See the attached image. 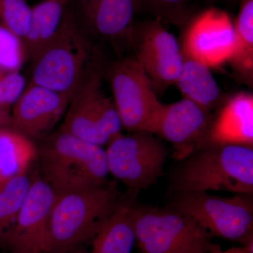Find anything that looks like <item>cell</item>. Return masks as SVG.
<instances>
[{
	"instance_id": "484cf974",
	"label": "cell",
	"mask_w": 253,
	"mask_h": 253,
	"mask_svg": "<svg viewBox=\"0 0 253 253\" xmlns=\"http://www.w3.org/2000/svg\"><path fill=\"white\" fill-rule=\"evenodd\" d=\"M11 112L10 107L0 104V129L11 127Z\"/></svg>"
},
{
	"instance_id": "7a4b0ae2",
	"label": "cell",
	"mask_w": 253,
	"mask_h": 253,
	"mask_svg": "<svg viewBox=\"0 0 253 253\" xmlns=\"http://www.w3.org/2000/svg\"><path fill=\"white\" fill-rule=\"evenodd\" d=\"M122 197L116 181L56 196L50 213L48 253H71L91 241Z\"/></svg>"
},
{
	"instance_id": "9a60e30c",
	"label": "cell",
	"mask_w": 253,
	"mask_h": 253,
	"mask_svg": "<svg viewBox=\"0 0 253 253\" xmlns=\"http://www.w3.org/2000/svg\"><path fill=\"white\" fill-rule=\"evenodd\" d=\"M71 99L31 83L13 106L10 126L32 140L41 141L64 116Z\"/></svg>"
},
{
	"instance_id": "4fadbf2b",
	"label": "cell",
	"mask_w": 253,
	"mask_h": 253,
	"mask_svg": "<svg viewBox=\"0 0 253 253\" xmlns=\"http://www.w3.org/2000/svg\"><path fill=\"white\" fill-rule=\"evenodd\" d=\"M235 46V30L230 16L217 9L201 13L191 23L183 43V53L210 68L229 63Z\"/></svg>"
},
{
	"instance_id": "4dcf8cb0",
	"label": "cell",
	"mask_w": 253,
	"mask_h": 253,
	"mask_svg": "<svg viewBox=\"0 0 253 253\" xmlns=\"http://www.w3.org/2000/svg\"><path fill=\"white\" fill-rule=\"evenodd\" d=\"M5 181L1 180V179H0V186H1V184H3V183Z\"/></svg>"
},
{
	"instance_id": "5b68a950",
	"label": "cell",
	"mask_w": 253,
	"mask_h": 253,
	"mask_svg": "<svg viewBox=\"0 0 253 253\" xmlns=\"http://www.w3.org/2000/svg\"><path fill=\"white\" fill-rule=\"evenodd\" d=\"M131 218L141 253H211L219 246L198 223L168 206L134 202Z\"/></svg>"
},
{
	"instance_id": "d6986e66",
	"label": "cell",
	"mask_w": 253,
	"mask_h": 253,
	"mask_svg": "<svg viewBox=\"0 0 253 253\" xmlns=\"http://www.w3.org/2000/svg\"><path fill=\"white\" fill-rule=\"evenodd\" d=\"M66 6L53 0H44L31 8L27 34L21 41L26 61H33L51 41Z\"/></svg>"
},
{
	"instance_id": "ffe728a7",
	"label": "cell",
	"mask_w": 253,
	"mask_h": 253,
	"mask_svg": "<svg viewBox=\"0 0 253 253\" xmlns=\"http://www.w3.org/2000/svg\"><path fill=\"white\" fill-rule=\"evenodd\" d=\"M38 157L35 141L11 127L0 129V179L28 172Z\"/></svg>"
},
{
	"instance_id": "7c38bea8",
	"label": "cell",
	"mask_w": 253,
	"mask_h": 253,
	"mask_svg": "<svg viewBox=\"0 0 253 253\" xmlns=\"http://www.w3.org/2000/svg\"><path fill=\"white\" fill-rule=\"evenodd\" d=\"M213 118L212 112L183 98L162 104L154 134L172 145L173 158L181 161L206 145Z\"/></svg>"
},
{
	"instance_id": "52a82bcc",
	"label": "cell",
	"mask_w": 253,
	"mask_h": 253,
	"mask_svg": "<svg viewBox=\"0 0 253 253\" xmlns=\"http://www.w3.org/2000/svg\"><path fill=\"white\" fill-rule=\"evenodd\" d=\"M102 78V70L96 63L73 95L59 129L104 146L123 127L114 102L103 90Z\"/></svg>"
},
{
	"instance_id": "30bf717a",
	"label": "cell",
	"mask_w": 253,
	"mask_h": 253,
	"mask_svg": "<svg viewBox=\"0 0 253 253\" xmlns=\"http://www.w3.org/2000/svg\"><path fill=\"white\" fill-rule=\"evenodd\" d=\"M134 59L142 68L155 90L175 84L185 56L175 36L158 21L134 28L130 43Z\"/></svg>"
},
{
	"instance_id": "f546056e",
	"label": "cell",
	"mask_w": 253,
	"mask_h": 253,
	"mask_svg": "<svg viewBox=\"0 0 253 253\" xmlns=\"http://www.w3.org/2000/svg\"><path fill=\"white\" fill-rule=\"evenodd\" d=\"M211 253H224V251H222V249H221L220 246H218L217 248H216V249H214V251H212V252H211Z\"/></svg>"
},
{
	"instance_id": "7402d4cb",
	"label": "cell",
	"mask_w": 253,
	"mask_h": 253,
	"mask_svg": "<svg viewBox=\"0 0 253 253\" xmlns=\"http://www.w3.org/2000/svg\"><path fill=\"white\" fill-rule=\"evenodd\" d=\"M32 181L33 176L26 172L10 178L0 186V249L5 235L14 224Z\"/></svg>"
},
{
	"instance_id": "277c9868",
	"label": "cell",
	"mask_w": 253,
	"mask_h": 253,
	"mask_svg": "<svg viewBox=\"0 0 253 253\" xmlns=\"http://www.w3.org/2000/svg\"><path fill=\"white\" fill-rule=\"evenodd\" d=\"M91 41L66 6L56 34L33 60L31 83L72 96L94 67Z\"/></svg>"
},
{
	"instance_id": "2e32d148",
	"label": "cell",
	"mask_w": 253,
	"mask_h": 253,
	"mask_svg": "<svg viewBox=\"0 0 253 253\" xmlns=\"http://www.w3.org/2000/svg\"><path fill=\"white\" fill-rule=\"evenodd\" d=\"M206 145L253 146L252 94L239 93L221 105L213 118Z\"/></svg>"
},
{
	"instance_id": "44dd1931",
	"label": "cell",
	"mask_w": 253,
	"mask_h": 253,
	"mask_svg": "<svg viewBox=\"0 0 253 253\" xmlns=\"http://www.w3.org/2000/svg\"><path fill=\"white\" fill-rule=\"evenodd\" d=\"M234 24L235 46L229 63L245 84L253 81V0H244Z\"/></svg>"
},
{
	"instance_id": "8992f818",
	"label": "cell",
	"mask_w": 253,
	"mask_h": 253,
	"mask_svg": "<svg viewBox=\"0 0 253 253\" xmlns=\"http://www.w3.org/2000/svg\"><path fill=\"white\" fill-rule=\"evenodd\" d=\"M168 196V207L191 218L212 238L237 241L242 246L253 238V195L225 197L190 191Z\"/></svg>"
},
{
	"instance_id": "6da1fadb",
	"label": "cell",
	"mask_w": 253,
	"mask_h": 253,
	"mask_svg": "<svg viewBox=\"0 0 253 253\" xmlns=\"http://www.w3.org/2000/svg\"><path fill=\"white\" fill-rule=\"evenodd\" d=\"M181 162L169 178L168 194L226 191L253 195V147L206 145Z\"/></svg>"
},
{
	"instance_id": "8fae6325",
	"label": "cell",
	"mask_w": 253,
	"mask_h": 253,
	"mask_svg": "<svg viewBox=\"0 0 253 253\" xmlns=\"http://www.w3.org/2000/svg\"><path fill=\"white\" fill-rule=\"evenodd\" d=\"M56 198L42 176H33L14 224L4 236L2 249L9 253H49L50 213Z\"/></svg>"
},
{
	"instance_id": "f1b7e54d",
	"label": "cell",
	"mask_w": 253,
	"mask_h": 253,
	"mask_svg": "<svg viewBox=\"0 0 253 253\" xmlns=\"http://www.w3.org/2000/svg\"><path fill=\"white\" fill-rule=\"evenodd\" d=\"M53 1H57V2H59L60 4H63V6H67L68 2H69V0H53Z\"/></svg>"
},
{
	"instance_id": "83f0119b",
	"label": "cell",
	"mask_w": 253,
	"mask_h": 253,
	"mask_svg": "<svg viewBox=\"0 0 253 253\" xmlns=\"http://www.w3.org/2000/svg\"><path fill=\"white\" fill-rule=\"evenodd\" d=\"M158 1H160L161 4L173 5L182 2L184 0H158Z\"/></svg>"
},
{
	"instance_id": "3957f363",
	"label": "cell",
	"mask_w": 253,
	"mask_h": 253,
	"mask_svg": "<svg viewBox=\"0 0 253 253\" xmlns=\"http://www.w3.org/2000/svg\"><path fill=\"white\" fill-rule=\"evenodd\" d=\"M42 177L56 196L103 185L109 174L104 146L59 129L38 141Z\"/></svg>"
},
{
	"instance_id": "e0dca14e",
	"label": "cell",
	"mask_w": 253,
	"mask_h": 253,
	"mask_svg": "<svg viewBox=\"0 0 253 253\" xmlns=\"http://www.w3.org/2000/svg\"><path fill=\"white\" fill-rule=\"evenodd\" d=\"M136 193L123 196L111 217L92 238L90 253H131L136 244L131 206ZM71 253H81L79 249Z\"/></svg>"
},
{
	"instance_id": "603a6c76",
	"label": "cell",
	"mask_w": 253,
	"mask_h": 253,
	"mask_svg": "<svg viewBox=\"0 0 253 253\" xmlns=\"http://www.w3.org/2000/svg\"><path fill=\"white\" fill-rule=\"evenodd\" d=\"M31 7L25 0H0V24L22 41L27 34Z\"/></svg>"
},
{
	"instance_id": "ba28073f",
	"label": "cell",
	"mask_w": 253,
	"mask_h": 253,
	"mask_svg": "<svg viewBox=\"0 0 253 253\" xmlns=\"http://www.w3.org/2000/svg\"><path fill=\"white\" fill-rule=\"evenodd\" d=\"M154 135L146 131L121 133L106 145L109 174L133 192L157 184L164 173L168 150Z\"/></svg>"
},
{
	"instance_id": "d4e9b609",
	"label": "cell",
	"mask_w": 253,
	"mask_h": 253,
	"mask_svg": "<svg viewBox=\"0 0 253 253\" xmlns=\"http://www.w3.org/2000/svg\"><path fill=\"white\" fill-rule=\"evenodd\" d=\"M26 86V81L19 71L0 68V104L11 107L18 99Z\"/></svg>"
},
{
	"instance_id": "1f68e13d",
	"label": "cell",
	"mask_w": 253,
	"mask_h": 253,
	"mask_svg": "<svg viewBox=\"0 0 253 253\" xmlns=\"http://www.w3.org/2000/svg\"></svg>"
},
{
	"instance_id": "9c48e42d",
	"label": "cell",
	"mask_w": 253,
	"mask_h": 253,
	"mask_svg": "<svg viewBox=\"0 0 253 253\" xmlns=\"http://www.w3.org/2000/svg\"><path fill=\"white\" fill-rule=\"evenodd\" d=\"M109 80L123 127L154 134L163 104L139 63L134 58L118 61L110 69Z\"/></svg>"
},
{
	"instance_id": "ac0fdd59",
	"label": "cell",
	"mask_w": 253,
	"mask_h": 253,
	"mask_svg": "<svg viewBox=\"0 0 253 253\" xmlns=\"http://www.w3.org/2000/svg\"><path fill=\"white\" fill-rule=\"evenodd\" d=\"M175 84L183 98L210 112L224 104L222 92L211 68L199 61L185 57L184 68Z\"/></svg>"
},
{
	"instance_id": "5bb4252c",
	"label": "cell",
	"mask_w": 253,
	"mask_h": 253,
	"mask_svg": "<svg viewBox=\"0 0 253 253\" xmlns=\"http://www.w3.org/2000/svg\"><path fill=\"white\" fill-rule=\"evenodd\" d=\"M139 0H73L78 27L89 39L130 43Z\"/></svg>"
},
{
	"instance_id": "cb8c5ba5",
	"label": "cell",
	"mask_w": 253,
	"mask_h": 253,
	"mask_svg": "<svg viewBox=\"0 0 253 253\" xmlns=\"http://www.w3.org/2000/svg\"><path fill=\"white\" fill-rule=\"evenodd\" d=\"M25 61L21 39L0 24V68L19 71Z\"/></svg>"
},
{
	"instance_id": "4316f807",
	"label": "cell",
	"mask_w": 253,
	"mask_h": 253,
	"mask_svg": "<svg viewBox=\"0 0 253 253\" xmlns=\"http://www.w3.org/2000/svg\"><path fill=\"white\" fill-rule=\"evenodd\" d=\"M224 253H246L242 246L240 247H233L230 249L226 250Z\"/></svg>"
}]
</instances>
